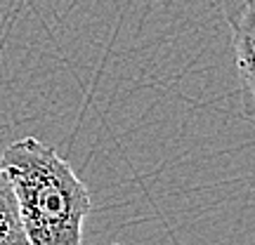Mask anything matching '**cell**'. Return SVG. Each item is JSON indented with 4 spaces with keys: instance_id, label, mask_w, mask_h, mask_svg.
Masks as SVG:
<instances>
[{
    "instance_id": "7a4b0ae2",
    "label": "cell",
    "mask_w": 255,
    "mask_h": 245,
    "mask_svg": "<svg viewBox=\"0 0 255 245\" xmlns=\"http://www.w3.org/2000/svg\"><path fill=\"white\" fill-rule=\"evenodd\" d=\"M222 12L232 31L241 113L255 118V0H222Z\"/></svg>"
},
{
    "instance_id": "3957f363",
    "label": "cell",
    "mask_w": 255,
    "mask_h": 245,
    "mask_svg": "<svg viewBox=\"0 0 255 245\" xmlns=\"http://www.w3.org/2000/svg\"><path fill=\"white\" fill-rule=\"evenodd\" d=\"M26 231L19 215V203L9 177L0 167V245H26Z\"/></svg>"
},
{
    "instance_id": "6da1fadb",
    "label": "cell",
    "mask_w": 255,
    "mask_h": 245,
    "mask_svg": "<svg viewBox=\"0 0 255 245\" xmlns=\"http://www.w3.org/2000/svg\"><path fill=\"white\" fill-rule=\"evenodd\" d=\"M0 167L14 189L28 243H81L90 215V191L52 146L24 137L2 151Z\"/></svg>"
}]
</instances>
